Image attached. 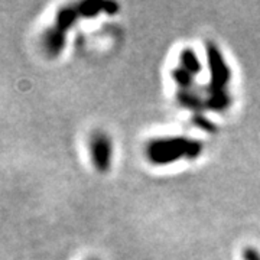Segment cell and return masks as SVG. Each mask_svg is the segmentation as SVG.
Returning <instances> with one entry per match:
<instances>
[{
    "mask_svg": "<svg viewBox=\"0 0 260 260\" xmlns=\"http://www.w3.org/2000/svg\"><path fill=\"white\" fill-rule=\"evenodd\" d=\"M204 152L201 140L188 136H159L145 145V156L153 167H168L181 160H194Z\"/></svg>",
    "mask_w": 260,
    "mask_h": 260,
    "instance_id": "6da1fadb",
    "label": "cell"
},
{
    "mask_svg": "<svg viewBox=\"0 0 260 260\" xmlns=\"http://www.w3.org/2000/svg\"><path fill=\"white\" fill-rule=\"evenodd\" d=\"M205 54L210 71V97L229 95L227 87L232 81V68L224 58L221 49L215 42H207Z\"/></svg>",
    "mask_w": 260,
    "mask_h": 260,
    "instance_id": "7a4b0ae2",
    "label": "cell"
},
{
    "mask_svg": "<svg viewBox=\"0 0 260 260\" xmlns=\"http://www.w3.org/2000/svg\"><path fill=\"white\" fill-rule=\"evenodd\" d=\"M114 142L104 130H95L88 139V156L93 168L99 174L110 172L114 162Z\"/></svg>",
    "mask_w": 260,
    "mask_h": 260,
    "instance_id": "3957f363",
    "label": "cell"
},
{
    "mask_svg": "<svg viewBox=\"0 0 260 260\" xmlns=\"http://www.w3.org/2000/svg\"><path fill=\"white\" fill-rule=\"evenodd\" d=\"M67 37H68V30H65L55 23H52L49 28L45 29L41 37V47L45 55L52 59L61 55L67 45Z\"/></svg>",
    "mask_w": 260,
    "mask_h": 260,
    "instance_id": "277c9868",
    "label": "cell"
},
{
    "mask_svg": "<svg viewBox=\"0 0 260 260\" xmlns=\"http://www.w3.org/2000/svg\"><path fill=\"white\" fill-rule=\"evenodd\" d=\"M178 68H181L184 73L191 77H197L203 71V61L197 51L192 48H185L181 51L179 59H178Z\"/></svg>",
    "mask_w": 260,
    "mask_h": 260,
    "instance_id": "5b68a950",
    "label": "cell"
},
{
    "mask_svg": "<svg viewBox=\"0 0 260 260\" xmlns=\"http://www.w3.org/2000/svg\"><path fill=\"white\" fill-rule=\"evenodd\" d=\"M242 260H260V250L254 246H246L242 250Z\"/></svg>",
    "mask_w": 260,
    "mask_h": 260,
    "instance_id": "8992f818",
    "label": "cell"
},
{
    "mask_svg": "<svg viewBox=\"0 0 260 260\" xmlns=\"http://www.w3.org/2000/svg\"><path fill=\"white\" fill-rule=\"evenodd\" d=\"M85 260H102V259H97V257H88V259Z\"/></svg>",
    "mask_w": 260,
    "mask_h": 260,
    "instance_id": "52a82bcc",
    "label": "cell"
}]
</instances>
